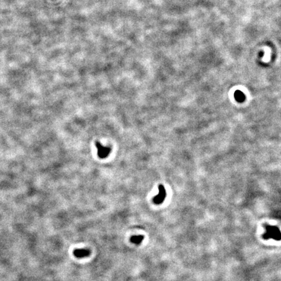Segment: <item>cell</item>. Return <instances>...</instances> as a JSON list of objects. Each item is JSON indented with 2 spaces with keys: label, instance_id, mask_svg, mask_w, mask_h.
<instances>
[{
  "label": "cell",
  "instance_id": "obj_1",
  "mask_svg": "<svg viewBox=\"0 0 281 281\" xmlns=\"http://www.w3.org/2000/svg\"><path fill=\"white\" fill-rule=\"evenodd\" d=\"M265 229L267 232L264 234V238L265 240H268L269 238H273L275 240L279 241L281 238L280 231L278 227L273 226L265 225Z\"/></svg>",
  "mask_w": 281,
  "mask_h": 281
},
{
  "label": "cell",
  "instance_id": "obj_2",
  "mask_svg": "<svg viewBox=\"0 0 281 281\" xmlns=\"http://www.w3.org/2000/svg\"><path fill=\"white\" fill-rule=\"evenodd\" d=\"M96 147L98 150V156L101 159H104L107 158L109 154L111 153V148L109 147H104L98 141L95 143Z\"/></svg>",
  "mask_w": 281,
  "mask_h": 281
},
{
  "label": "cell",
  "instance_id": "obj_3",
  "mask_svg": "<svg viewBox=\"0 0 281 281\" xmlns=\"http://www.w3.org/2000/svg\"><path fill=\"white\" fill-rule=\"evenodd\" d=\"M90 254H91V251L87 249H78L74 251V256L80 258L87 257L90 255Z\"/></svg>",
  "mask_w": 281,
  "mask_h": 281
},
{
  "label": "cell",
  "instance_id": "obj_4",
  "mask_svg": "<svg viewBox=\"0 0 281 281\" xmlns=\"http://www.w3.org/2000/svg\"><path fill=\"white\" fill-rule=\"evenodd\" d=\"M165 191L163 189V187L162 186H159V193L157 195V196H156L154 198L153 201H154V203H156V204H161V203L163 201L164 199H165Z\"/></svg>",
  "mask_w": 281,
  "mask_h": 281
},
{
  "label": "cell",
  "instance_id": "obj_5",
  "mask_svg": "<svg viewBox=\"0 0 281 281\" xmlns=\"http://www.w3.org/2000/svg\"><path fill=\"white\" fill-rule=\"evenodd\" d=\"M144 236L139 235V236H134L131 237L130 241L131 243H135V244H139L141 243L143 240Z\"/></svg>",
  "mask_w": 281,
  "mask_h": 281
}]
</instances>
